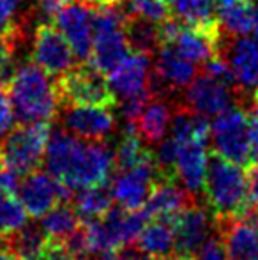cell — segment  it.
I'll return each instance as SVG.
<instances>
[{"label":"cell","mask_w":258,"mask_h":260,"mask_svg":"<svg viewBox=\"0 0 258 260\" xmlns=\"http://www.w3.org/2000/svg\"><path fill=\"white\" fill-rule=\"evenodd\" d=\"M249 179V207L258 211V167H248Z\"/></svg>","instance_id":"cell-39"},{"label":"cell","mask_w":258,"mask_h":260,"mask_svg":"<svg viewBox=\"0 0 258 260\" xmlns=\"http://www.w3.org/2000/svg\"><path fill=\"white\" fill-rule=\"evenodd\" d=\"M151 58L145 53L129 52L108 73V87L115 98V103L138 94L152 92L151 89ZM154 94V92H152ZM156 96V94H154Z\"/></svg>","instance_id":"cell-16"},{"label":"cell","mask_w":258,"mask_h":260,"mask_svg":"<svg viewBox=\"0 0 258 260\" xmlns=\"http://www.w3.org/2000/svg\"><path fill=\"white\" fill-rule=\"evenodd\" d=\"M172 115V106L168 101L161 96H154L143 106L134 122H131V126L147 147H154L170 131Z\"/></svg>","instance_id":"cell-21"},{"label":"cell","mask_w":258,"mask_h":260,"mask_svg":"<svg viewBox=\"0 0 258 260\" xmlns=\"http://www.w3.org/2000/svg\"><path fill=\"white\" fill-rule=\"evenodd\" d=\"M2 246H4V239L0 237V248H2Z\"/></svg>","instance_id":"cell-46"},{"label":"cell","mask_w":258,"mask_h":260,"mask_svg":"<svg viewBox=\"0 0 258 260\" xmlns=\"http://www.w3.org/2000/svg\"><path fill=\"white\" fill-rule=\"evenodd\" d=\"M172 137V135H170ZM177 140V138H175ZM179 151L173 167V179L195 199L203 200V182H205L209 140H177Z\"/></svg>","instance_id":"cell-17"},{"label":"cell","mask_w":258,"mask_h":260,"mask_svg":"<svg viewBox=\"0 0 258 260\" xmlns=\"http://www.w3.org/2000/svg\"><path fill=\"white\" fill-rule=\"evenodd\" d=\"M173 253L193 257L216 230V218L205 200H193L173 218Z\"/></svg>","instance_id":"cell-9"},{"label":"cell","mask_w":258,"mask_h":260,"mask_svg":"<svg viewBox=\"0 0 258 260\" xmlns=\"http://www.w3.org/2000/svg\"><path fill=\"white\" fill-rule=\"evenodd\" d=\"M50 122L18 124L0 144V159L20 177L39 170L45 159Z\"/></svg>","instance_id":"cell-5"},{"label":"cell","mask_w":258,"mask_h":260,"mask_svg":"<svg viewBox=\"0 0 258 260\" xmlns=\"http://www.w3.org/2000/svg\"><path fill=\"white\" fill-rule=\"evenodd\" d=\"M235 90L230 85L202 73L186 87L184 105L193 113L205 117H216L234 105Z\"/></svg>","instance_id":"cell-18"},{"label":"cell","mask_w":258,"mask_h":260,"mask_svg":"<svg viewBox=\"0 0 258 260\" xmlns=\"http://www.w3.org/2000/svg\"><path fill=\"white\" fill-rule=\"evenodd\" d=\"M71 204L82 223L99 219L115 204L114 197H112L110 182L75 191L71 197Z\"/></svg>","instance_id":"cell-24"},{"label":"cell","mask_w":258,"mask_h":260,"mask_svg":"<svg viewBox=\"0 0 258 260\" xmlns=\"http://www.w3.org/2000/svg\"><path fill=\"white\" fill-rule=\"evenodd\" d=\"M21 6L23 0H0V36H13L23 38L21 27Z\"/></svg>","instance_id":"cell-33"},{"label":"cell","mask_w":258,"mask_h":260,"mask_svg":"<svg viewBox=\"0 0 258 260\" xmlns=\"http://www.w3.org/2000/svg\"><path fill=\"white\" fill-rule=\"evenodd\" d=\"M89 2L92 7H99V6H112V4H121L122 0H85Z\"/></svg>","instance_id":"cell-41"},{"label":"cell","mask_w":258,"mask_h":260,"mask_svg":"<svg viewBox=\"0 0 258 260\" xmlns=\"http://www.w3.org/2000/svg\"><path fill=\"white\" fill-rule=\"evenodd\" d=\"M14 124L16 122H14V115H13V110H11L9 100H7L6 89L0 87V144L6 138V135L13 129Z\"/></svg>","instance_id":"cell-36"},{"label":"cell","mask_w":258,"mask_h":260,"mask_svg":"<svg viewBox=\"0 0 258 260\" xmlns=\"http://www.w3.org/2000/svg\"><path fill=\"white\" fill-rule=\"evenodd\" d=\"M60 105L115 106V98L104 75L89 62L71 68L57 78Z\"/></svg>","instance_id":"cell-7"},{"label":"cell","mask_w":258,"mask_h":260,"mask_svg":"<svg viewBox=\"0 0 258 260\" xmlns=\"http://www.w3.org/2000/svg\"><path fill=\"white\" fill-rule=\"evenodd\" d=\"M195 62L184 58L172 45H161L156 52V64L151 71V89L156 96H165L186 89L196 76Z\"/></svg>","instance_id":"cell-14"},{"label":"cell","mask_w":258,"mask_h":260,"mask_svg":"<svg viewBox=\"0 0 258 260\" xmlns=\"http://www.w3.org/2000/svg\"><path fill=\"white\" fill-rule=\"evenodd\" d=\"M67 0H34V7L38 11L39 18L43 20V23H50L52 20H55L59 11L62 9V6Z\"/></svg>","instance_id":"cell-38"},{"label":"cell","mask_w":258,"mask_h":260,"mask_svg":"<svg viewBox=\"0 0 258 260\" xmlns=\"http://www.w3.org/2000/svg\"><path fill=\"white\" fill-rule=\"evenodd\" d=\"M210 2H212V6H214V7H216V9H217V7H219L221 4L225 2V0H210Z\"/></svg>","instance_id":"cell-45"},{"label":"cell","mask_w":258,"mask_h":260,"mask_svg":"<svg viewBox=\"0 0 258 260\" xmlns=\"http://www.w3.org/2000/svg\"><path fill=\"white\" fill-rule=\"evenodd\" d=\"M48 236L39 223H25L21 229L4 237V246L20 260H39L45 250Z\"/></svg>","instance_id":"cell-26"},{"label":"cell","mask_w":258,"mask_h":260,"mask_svg":"<svg viewBox=\"0 0 258 260\" xmlns=\"http://www.w3.org/2000/svg\"><path fill=\"white\" fill-rule=\"evenodd\" d=\"M112 260H152V257L145 255L143 251H140L138 248H134L133 244H131V246H126V248H122V250H119Z\"/></svg>","instance_id":"cell-40"},{"label":"cell","mask_w":258,"mask_h":260,"mask_svg":"<svg viewBox=\"0 0 258 260\" xmlns=\"http://www.w3.org/2000/svg\"><path fill=\"white\" fill-rule=\"evenodd\" d=\"M227 260H258V229L248 216L216 219Z\"/></svg>","instance_id":"cell-19"},{"label":"cell","mask_w":258,"mask_h":260,"mask_svg":"<svg viewBox=\"0 0 258 260\" xmlns=\"http://www.w3.org/2000/svg\"><path fill=\"white\" fill-rule=\"evenodd\" d=\"M249 119V167H258V108L248 112Z\"/></svg>","instance_id":"cell-37"},{"label":"cell","mask_w":258,"mask_h":260,"mask_svg":"<svg viewBox=\"0 0 258 260\" xmlns=\"http://www.w3.org/2000/svg\"><path fill=\"white\" fill-rule=\"evenodd\" d=\"M193 200L202 199L191 197L175 179L161 177L156 181L154 188H152L151 195L143 206V211L149 214V218L173 221V218Z\"/></svg>","instance_id":"cell-20"},{"label":"cell","mask_w":258,"mask_h":260,"mask_svg":"<svg viewBox=\"0 0 258 260\" xmlns=\"http://www.w3.org/2000/svg\"><path fill=\"white\" fill-rule=\"evenodd\" d=\"M39 225L43 226L48 239L65 241L75 230L82 225V219L78 218L71 200H62L52 211H48L45 216H41Z\"/></svg>","instance_id":"cell-28"},{"label":"cell","mask_w":258,"mask_h":260,"mask_svg":"<svg viewBox=\"0 0 258 260\" xmlns=\"http://www.w3.org/2000/svg\"><path fill=\"white\" fill-rule=\"evenodd\" d=\"M126 18V11L117 7V4L94 7L92 52L89 64L99 69L103 75H108L129 53L124 32Z\"/></svg>","instance_id":"cell-4"},{"label":"cell","mask_w":258,"mask_h":260,"mask_svg":"<svg viewBox=\"0 0 258 260\" xmlns=\"http://www.w3.org/2000/svg\"><path fill=\"white\" fill-rule=\"evenodd\" d=\"M166 2H172V4H173V2H175V0H166Z\"/></svg>","instance_id":"cell-47"},{"label":"cell","mask_w":258,"mask_h":260,"mask_svg":"<svg viewBox=\"0 0 258 260\" xmlns=\"http://www.w3.org/2000/svg\"><path fill=\"white\" fill-rule=\"evenodd\" d=\"M55 23L76 58L80 62H89L92 52L94 7L85 0H69L59 11Z\"/></svg>","instance_id":"cell-12"},{"label":"cell","mask_w":258,"mask_h":260,"mask_svg":"<svg viewBox=\"0 0 258 260\" xmlns=\"http://www.w3.org/2000/svg\"><path fill=\"white\" fill-rule=\"evenodd\" d=\"M219 32H207L200 28H191L184 25L177 38L170 45L177 50L184 58L195 62V64H203L210 57L219 53Z\"/></svg>","instance_id":"cell-22"},{"label":"cell","mask_w":258,"mask_h":260,"mask_svg":"<svg viewBox=\"0 0 258 260\" xmlns=\"http://www.w3.org/2000/svg\"><path fill=\"white\" fill-rule=\"evenodd\" d=\"M4 89L16 124L52 122L59 115L60 98L57 82L39 66L21 64L14 68Z\"/></svg>","instance_id":"cell-2"},{"label":"cell","mask_w":258,"mask_h":260,"mask_svg":"<svg viewBox=\"0 0 258 260\" xmlns=\"http://www.w3.org/2000/svg\"><path fill=\"white\" fill-rule=\"evenodd\" d=\"M59 112L64 129L85 140L104 142L117 129V117L112 106L60 105Z\"/></svg>","instance_id":"cell-11"},{"label":"cell","mask_w":258,"mask_h":260,"mask_svg":"<svg viewBox=\"0 0 258 260\" xmlns=\"http://www.w3.org/2000/svg\"><path fill=\"white\" fill-rule=\"evenodd\" d=\"M172 13L186 27L207 32H219L216 7L212 6L210 0H175Z\"/></svg>","instance_id":"cell-27"},{"label":"cell","mask_w":258,"mask_h":260,"mask_svg":"<svg viewBox=\"0 0 258 260\" xmlns=\"http://www.w3.org/2000/svg\"><path fill=\"white\" fill-rule=\"evenodd\" d=\"M39 260H76V257L72 255V251L69 250L64 241L48 239Z\"/></svg>","instance_id":"cell-35"},{"label":"cell","mask_w":258,"mask_h":260,"mask_svg":"<svg viewBox=\"0 0 258 260\" xmlns=\"http://www.w3.org/2000/svg\"><path fill=\"white\" fill-rule=\"evenodd\" d=\"M227 45L219 38V52L228 60L235 78V89L241 92L242 100L251 96L258 85V36L255 38H228Z\"/></svg>","instance_id":"cell-15"},{"label":"cell","mask_w":258,"mask_h":260,"mask_svg":"<svg viewBox=\"0 0 258 260\" xmlns=\"http://www.w3.org/2000/svg\"><path fill=\"white\" fill-rule=\"evenodd\" d=\"M34 64L53 78H59L64 73L76 66V55L62 32L52 23H41L35 28L34 46H32Z\"/></svg>","instance_id":"cell-13"},{"label":"cell","mask_w":258,"mask_h":260,"mask_svg":"<svg viewBox=\"0 0 258 260\" xmlns=\"http://www.w3.org/2000/svg\"><path fill=\"white\" fill-rule=\"evenodd\" d=\"M126 14L143 18L152 23H161L172 14L166 0H126Z\"/></svg>","instance_id":"cell-32"},{"label":"cell","mask_w":258,"mask_h":260,"mask_svg":"<svg viewBox=\"0 0 258 260\" xmlns=\"http://www.w3.org/2000/svg\"><path fill=\"white\" fill-rule=\"evenodd\" d=\"M0 260H20V258H18L13 251L7 250L6 246H2L0 248Z\"/></svg>","instance_id":"cell-42"},{"label":"cell","mask_w":258,"mask_h":260,"mask_svg":"<svg viewBox=\"0 0 258 260\" xmlns=\"http://www.w3.org/2000/svg\"><path fill=\"white\" fill-rule=\"evenodd\" d=\"M158 179H161V175L156 168L152 154L134 167L114 172L110 181L114 202L128 211L141 209Z\"/></svg>","instance_id":"cell-8"},{"label":"cell","mask_w":258,"mask_h":260,"mask_svg":"<svg viewBox=\"0 0 258 260\" xmlns=\"http://www.w3.org/2000/svg\"><path fill=\"white\" fill-rule=\"evenodd\" d=\"M28 221V214L14 193L0 191V237H7Z\"/></svg>","instance_id":"cell-31"},{"label":"cell","mask_w":258,"mask_h":260,"mask_svg":"<svg viewBox=\"0 0 258 260\" xmlns=\"http://www.w3.org/2000/svg\"><path fill=\"white\" fill-rule=\"evenodd\" d=\"M16 197L25 207L27 214L34 219H39L59 202L71 200L72 193L65 189L52 174L39 168L20 179Z\"/></svg>","instance_id":"cell-10"},{"label":"cell","mask_w":258,"mask_h":260,"mask_svg":"<svg viewBox=\"0 0 258 260\" xmlns=\"http://www.w3.org/2000/svg\"><path fill=\"white\" fill-rule=\"evenodd\" d=\"M124 32L126 39H128L129 52L152 55L158 52V48L161 46L158 23H152V21H147L143 18L129 16L128 14Z\"/></svg>","instance_id":"cell-29"},{"label":"cell","mask_w":258,"mask_h":260,"mask_svg":"<svg viewBox=\"0 0 258 260\" xmlns=\"http://www.w3.org/2000/svg\"><path fill=\"white\" fill-rule=\"evenodd\" d=\"M133 246L138 248V250L143 251L145 255H149V257H152V258L173 253L172 221L152 218V221H147V225L138 234Z\"/></svg>","instance_id":"cell-25"},{"label":"cell","mask_w":258,"mask_h":260,"mask_svg":"<svg viewBox=\"0 0 258 260\" xmlns=\"http://www.w3.org/2000/svg\"><path fill=\"white\" fill-rule=\"evenodd\" d=\"M216 18L228 38H242L255 30L251 0H225L216 9Z\"/></svg>","instance_id":"cell-23"},{"label":"cell","mask_w":258,"mask_h":260,"mask_svg":"<svg viewBox=\"0 0 258 260\" xmlns=\"http://www.w3.org/2000/svg\"><path fill=\"white\" fill-rule=\"evenodd\" d=\"M203 200L216 219L242 216L249 209L248 170L216 152L207 156Z\"/></svg>","instance_id":"cell-3"},{"label":"cell","mask_w":258,"mask_h":260,"mask_svg":"<svg viewBox=\"0 0 258 260\" xmlns=\"http://www.w3.org/2000/svg\"><path fill=\"white\" fill-rule=\"evenodd\" d=\"M209 147L235 165L249 167V119L242 105H232L214 117L209 131Z\"/></svg>","instance_id":"cell-6"},{"label":"cell","mask_w":258,"mask_h":260,"mask_svg":"<svg viewBox=\"0 0 258 260\" xmlns=\"http://www.w3.org/2000/svg\"><path fill=\"white\" fill-rule=\"evenodd\" d=\"M191 260H227V251L217 229L205 239V243L196 250Z\"/></svg>","instance_id":"cell-34"},{"label":"cell","mask_w":258,"mask_h":260,"mask_svg":"<svg viewBox=\"0 0 258 260\" xmlns=\"http://www.w3.org/2000/svg\"><path fill=\"white\" fill-rule=\"evenodd\" d=\"M112 152H114V172L134 167L152 154L151 147H147L141 142V138L138 137L131 124H128V127L122 131L121 138Z\"/></svg>","instance_id":"cell-30"},{"label":"cell","mask_w":258,"mask_h":260,"mask_svg":"<svg viewBox=\"0 0 258 260\" xmlns=\"http://www.w3.org/2000/svg\"><path fill=\"white\" fill-rule=\"evenodd\" d=\"M154 260H191V258L179 253H168V255H163V257H156Z\"/></svg>","instance_id":"cell-43"},{"label":"cell","mask_w":258,"mask_h":260,"mask_svg":"<svg viewBox=\"0 0 258 260\" xmlns=\"http://www.w3.org/2000/svg\"><path fill=\"white\" fill-rule=\"evenodd\" d=\"M43 165L65 189L75 193L110 182L114 152L106 142L85 140L60 127L50 129Z\"/></svg>","instance_id":"cell-1"},{"label":"cell","mask_w":258,"mask_h":260,"mask_svg":"<svg viewBox=\"0 0 258 260\" xmlns=\"http://www.w3.org/2000/svg\"><path fill=\"white\" fill-rule=\"evenodd\" d=\"M253 7V21H255V32L258 34V0H251Z\"/></svg>","instance_id":"cell-44"}]
</instances>
